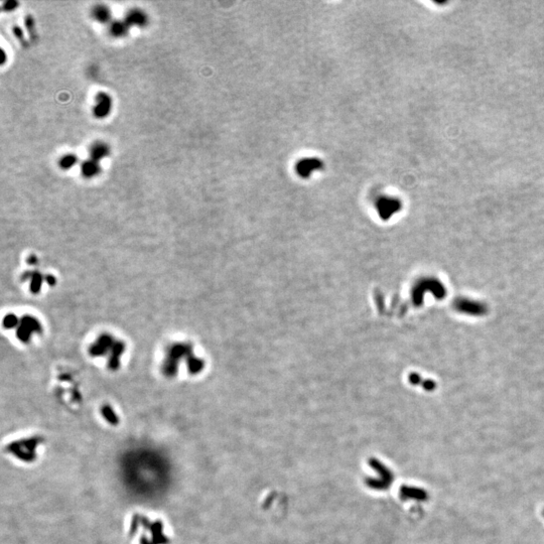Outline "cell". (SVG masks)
I'll use <instances>...</instances> for the list:
<instances>
[{"instance_id":"obj_1","label":"cell","mask_w":544,"mask_h":544,"mask_svg":"<svg viewBox=\"0 0 544 544\" xmlns=\"http://www.w3.org/2000/svg\"><path fill=\"white\" fill-rule=\"evenodd\" d=\"M113 108V100L106 92H99L95 97L93 107V115L98 119H104L111 113Z\"/></svg>"},{"instance_id":"obj_2","label":"cell","mask_w":544,"mask_h":544,"mask_svg":"<svg viewBox=\"0 0 544 544\" xmlns=\"http://www.w3.org/2000/svg\"><path fill=\"white\" fill-rule=\"evenodd\" d=\"M323 163L316 158H303L296 164V172L302 177H308L311 172L321 169Z\"/></svg>"},{"instance_id":"obj_3","label":"cell","mask_w":544,"mask_h":544,"mask_svg":"<svg viewBox=\"0 0 544 544\" xmlns=\"http://www.w3.org/2000/svg\"><path fill=\"white\" fill-rule=\"evenodd\" d=\"M124 19L127 21V23L131 27L132 26L145 27L148 24V21H149L147 13L144 10H142L140 8H136V7L129 9L126 12Z\"/></svg>"},{"instance_id":"obj_4","label":"cell","mask_w":544,"mask_h":544,"mask_svg":"<svg viewBox=\"0 0 544 544\" xmlns=\"http://www.w3.org/2000/svg\"><path fill=\"white\" fill-rule=\"evenodd\" d=\"M110 152H111L110 146L106 142L100 141V140L92 143V145L89 148L90 158L99 162L103 160L104 158L108 157L110 155Z\"/></svg>"},{"instance_id":"obj_5","label":"cell","mask_w":544,"mask_h":544,"mask_svg":"<svg viewBox=\"0 0 544 544\" xmlns=\"http://www.w3.org/2000/svg\"><path fill=\"white\" fill-rule=\"evenodd\" d=\"M131 26L125 19H115L109 23V32L115 38L125 37L130 30Z\"/></svg>"},{"instance_id":"obj_6","label":"cell","mask_w":544,"mask_h":544,"mask_svg":"<svg viewBox=\"0 0 544 544\" xmlns=\"http://www.w3.org/2000/svg\"><path fill=\"white\" fill-rule=\"evenodd\" d=\"M92 17L100 22V23H110L112 21V11L110 9V7L106 4H97L93 7L92 11Z\"/></svg>"},{"instance_id":"obj_7","label":"cell","mask_w":544,"mask_h":544,"mask_svg":"<svg viewBox=\"0 0 544 544\" xmlns=\"http://www.w3.org/2000/svg\"><path fill=\"white\" fill-rule=\"evenodd\" d=\"M101 164L92 158L84 160L81 164V173L86 178H93L101 173Z\"/></svg>"},{"instance_id":"obj_8","label":"cell","mask_w":544,"mask_h":544,"mask_svg":"<svg viewBox=\"0 0 544 544\" xmlns=\"http://www.w3.org/2000/svg\"><path fill=\"white\" fill-rule=\"evenodd\" d=\"M400 203L396 199L392 198H383L379 202V210L382 215H390L399 209Z\"/></svg>"},{"instance_id":"obj_9","label":"cell","mask_w":544,"mask_h":544,"mask_svg":"<svg viewBox=\"0 0 544 544\" xmlns=\"http://www.w3.org/2000/svg\"><path fill=\"white\" fill-rule=\"evenodd\" d=\"M456 306L459 310H463L466 312H473V313H483L484 307L477 302H470L468 300H458L456 302Z\"/></svg>"},{"instance_id":"obj_10","label":"cell","mask_w":544,"mask_h":544,"mask_svg":"<svg viewBox=\"0 0 544 544\" xmlns=\"http://www.w3.org/2000/svg\"><path fill=\"white\" fill-rule=\"evenodd\" d=\"M78 163V157L74 153H67L63 155L59 161V165L64 170H70Z\"/></svg>"},{"instance_id":"obj_11","label":"cell","mask_w":544,"mask_h":544,"mask_svg":"<svg viewBox=\"0 0 544 544\" xmlns=\"http://www.w3.org/2000/svg\"><path fill=\"white\" fill-rule=\"evenodd\" d=\"M25 27L27 29V31L29 32V35L32 39H35L36 38V31H35V23H34V19L31 15H27L25 17Z\"/></svg>"},{"instance_id":"obj_12","label":"cell","mask_w":544,"mask_h":544,"mask_svg":"<svg viewBox=\"0 0 544 544\" xmlns=\"http://www.w3.org/2000/svg\"><path fill=\"white\" fill-rule=\"evenodd\" d=\"M12 32L14 34V36L20 41V43L23 46V47H27V41L25 40V36H24V32L23 30L19 27V26H13L12 28Z\"/></svg>"},{"instance_id":"obj_13","label":"cell","mask_w":544,"mask_h":544,"mask_svg":"<svg viewBox=\"0 0 544 544\" xmlns=\"http://www.w3.org/2000/svg\"><path fill=\"white\" fill-rule=\"evenodd\" d=\"M18 5H19V3H18L17 1L9 0V1H6V2L3 3L2 8H3L4 11H8V12H10V11H13L14 9H16V8L18 7Z\"/></svg>"}]
</instances>
